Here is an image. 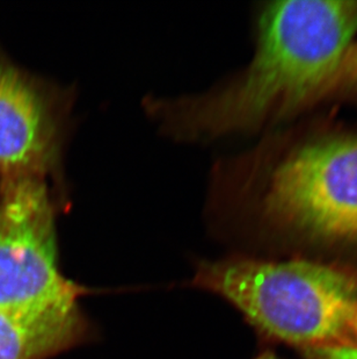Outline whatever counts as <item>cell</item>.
<instances>
[{
	"mask_svg": "<svg viewBox=\"0 0 357 359\" xmlns=\"http://www.w3.org/2000/svg\"><path fill=\"white\" fill-rule=\"evenodd\" d=\"M357 32V1L267 3L256 19L255 54L215 93L151 102L176 139L210 140L290 119L311 109Z\"/></svg>",
	"mask_w": 357,
	"mask_h": 359,
	"instance_id": "cell-1",
	"label": "cell"
},
{
	"mask_svg": "<svg viewBox=\"0 0 357 359\" xmlns=\"http://www.w3.org/2000/svg\"><path fill=\"white\" fill-rule=\"evenodd\" d=\"M248 177L253 217L267 234L300 247L357 248V122L274 141Z\"/></svg>",
	"mask_w": 357,
	"mask_h": 359,
	"instance_id": "cell-2",
	"label": "cell"
},
{
	"mask_svg": "<svg viewBox=\"0 0 357 359\" xmlns=\"http://www.w3.org/2000/svg\"><path fill=\"white\" fill-rule=\"evenodd\" d=\"M192 285L225 299L261 335L276 342L304 351L351 339L356 265L232 256L200 263Z\"/></svg>",
	"mask_w": 357,
	"mask_h": 359,
	"instance_id": "cell-3",
	"label": "cell"
},
{
	"mask_svg": "<svg viewBox=\"0 0 357 359\" xmlns=\"http://www.w3.org/2000/svg\"><path fill=\"white\" fill-rule=\"evenodd\" d=\"M47 182L0 183V309L34 312L78 304L86 290L58 266Z\"/></svg>",
	"mask_w": 357,
	"mask_h": 359,
	"instance_id": "cell-4",
	"label": "cell"
},
{
	"mask_svg": "<svg viewBox=\"0 0 357 359\" xmlns=\"http://www.w3.org/2000/svg\"><path fill=\"white\" fill-rule=\"evenodd\" d=\"M61 132L50 98L0 56V183L44 180L56 169Z\"/></svg>",
	"mask_w": 357,
	"mask_h": 359,
	"instance_id": "cell-5",
	"label": "cell"
},
{
	"mask_svg": "<svg viewBox=\"0 0 357 359\" xmlns=\"http://www.w3.org/2000/svg\"><path fill=\"white\" fill-rule=\"evenodd\" d=\"M78 304L34 312L0 309V359H48L88 336Z\"/></svg>",
	"mask_w": 357,
	"mask_h": 359,
	"instance_id": "cell-6",
	"label": "cell"
},
{
	"mask_svg": "<svg viewBox=\"0 0 357 359\" xmlns=\"http://www.w3.org/2000/svg\"><path fill=\"white\" fill-rule=\"evenodd\" d=\"M357 102V41L351 42L340 61L321 85L311 109L332 102Z\"/></svg>",
	"mask_w": 357,
	"mask_h": 359,
	"instance_id": "cell-7",
	"label": "cell"
},
{
	"mask_svg": "<svg viewBox=\"0 0 357 359\" xmlns=\"http://www.w3.org/2000/svg\"><path fill=\"white\" fill-rule=\"evenodd\" d=\"M303 353L307 359H357V343L349 339L304 350Z\"/></svg>",
	"mask_w": 357,
	"mask_h": 359,
	"instance_id": "cell-8",
	"label": "cell"
},
{
	"mask_svg": "<svg viewBox=\"0 0 357 359\" xmlns=\"http://www.w3.org/2000/svg\"><path fill=\"white\" fill-rule=\"evenodd\" d=\"M348 332L349 335L353 336L356 339L357 343V305L355 307L354 311L351 313V318H349V322H348Z\"/></svg>",
	"mask_w": 357,
	"mask_h": 359,
	"instance_id": "cell-9",
	"label": "cell"
},
{
	"mask_svg": "<svg viewBox=\"0 0 357 359\" xmlns=\"http://www.w3.org/2000/svg\"><path fill=\"white\" fill-rule=\"evenodd\" d=\"M255 359H282L280 358V357H277L275 353H261V355H259V356L256 357Z\"/></svg>",
	"mask_w": 357,
	"mask_h": 359,
	"instance_id": "cell-10",
	"label": "cell"
}]
</instances>
